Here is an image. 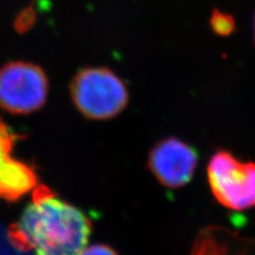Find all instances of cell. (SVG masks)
Here are the masks:
<instances>
[{"instance_id": "obj_1", "label": "cell", "mask_w": 255, "mask_h": 255, "mask_svg": "<svg viewBox=\"0 0 255 255\" xmlns=\"http://www.w3.org/2000/svg\"><path fill=\"white\" fill-rule=\"evenodd\" d=\"M90 235L86 215L46 187L35 190L33 200L9 231L17 249H31L34 255H81Z\"/></svg>"}, {"instance_id": "obj_2", "label": "cell", "mask_w": 255, "mask_h": 255, "mask_svg": "<svg viewBox=\"0 0 255 255\" xmlns=\"http://www.w3.org/2000/svg\"><path fill=\"white\" fill-rule=\"evenodd\" d=\"M77 110L93 121H107L119 115L129 102L124 80L107 67L79 70L69 85Z\"/></svg>"}, {"instance_id": "obj_3", "label": "cell", "mask_w": 255, "mask_h": 255, "mask_svg": "<svg viewBox=\"0 0 255 255\" xmlns=\"http://www.w3.org/2000/svg\"><path fill=\"white\" fill-rule=\"evenodd\" d=\"M207 180L217 202L232 211L255 207V163L243 162L226 150L210 158Z\"/></svg>"}, {"instance_id": "obj_4", "label": "cell", "mask_w": 255, "mask_h": 255, "mask_svg": "<svg viewBox=\"0 0 255 255\" xmlns=\"http://www.w3.org/2000/svg\"><path fill=\"white\" fill-rule=\"evenodd\" d=\"M49 93L44 69L27 61L7 62L0 67V108L15 115L42 109Z\"/></svg>"}, {"instance_id": "obj_5", "label": "cell", "mask_w": 255, "mask_h": 255, "mask_svg": "<svg viewBox=\"0 0 255 255\" xmlns=\"http://www.w3.org/2000/svg\"><path fill=\"white\" fill-rule=\"evenodd\" d=\"M148 165L163 186L180 188L193 179L198 165V154L185 141L177 137H167L158 141L151 150Z\"/></svg>"}, {"instance_id": "obj_6", "label": "cell", "mask_w": 255, "mask_h": 255, "mask_svg": "<svg viewBox=\"0 0 255 255\" xmlns=\"http://www.w3.org/2000/svg\"><path fill=\"white\" fill-rule=\"evenodd\" d=\"M18 135L0 119V198L17 201L37 183L34 169L13 156V147Z\"/></svg>"}, {"instance_id": "obj_7", "label": "cell", "mask_w": 255, "mask_h": 255, "mask_svg": "<svg viewBox=\"0 0 255 255\" xmlns=\"http://www.w3.org/2000/svg\"><path fill=\"white\" fill-rule=\"evenodd\" d=\"M211 23H212L213 30L216 32L217 34H220V35L230 34L235 27L234 19L231 17L230 15L218 12V11H214L212 15Z\"/></svg>"}, {"instance_id": "obj_8", "label": "cell", "mask_w": 255, "mask_h": 255, "mask_svg": "<svg viewBox=\"0 0 255 255\" xmlns=\"http://www.w3.org/2000/svg\"><path fill=\"white\" fill-rule=\"evenodd\" d=\"M81 255H117V253L105 245H95L90 248L84 249Z\"/></svg>"}, {"instance_id": "obj_9", "label": "cell", "mask_w": 255, "mask_h": 255, "mask_svg": "<svg viewBox=\"0 0 255 255\" xmlns=\"http://www.w3.org/2000/svg\"><path fill=\"white\" fill-rule=\"evenodd\" d=\"M253 34H254V42H255V14H254V22H253Z\"/></svg>"}]
</instances>
